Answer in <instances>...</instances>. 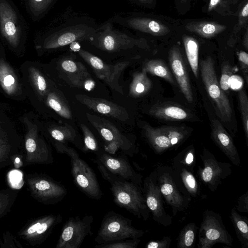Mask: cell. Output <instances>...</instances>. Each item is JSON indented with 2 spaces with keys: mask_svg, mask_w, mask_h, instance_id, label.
Wrapping results in <instances>:
<instances>
[{
  "mask_svg": "<svg viewBox=\"0 0 248 248\" xmlns=\"http://www.w3.org/2000/svg\"><path fill=\"white\" fill-rule=\"evenodd\" d=\"M157 182L166 202L170 206L173 216L184 211L191 200L178 172L169 166H158Z\"/></svg>",
  "mask_w": 248,
  "mask_h": 248,
  "instance_id": "5",
  "label": "cell"
},
{
  "mask_svg": "<svg viewBox=\"0 0 248 248\" xmlns=\"http://www.w3.org/2000/svg\"><path fill=\"white\" fill-rule=\"evenodd\" d=\"M149 113L156 118L167 120H183L190 116L189 112L182 107L166 104L153 107Z\"/></svg>",
  "mask_w": 248,
  "mask_h": 248,
  "instance_id": "24",
  "label": "cell"
},
{
  "mask_svg": "<svg viewBox=\"0 0 248 248\" xmlns=\"http://www.w3.org/2000/svg\"><path fill=\"white\" fill-rule=\"evenodd\" d=\"M199 248H211L217 243L232 246L233 239L218 213L206 210L199 229Z\"/></svg>",
  "mask_w": 248,
  "mask_h": 248,
  "instance_id": "12",
  "label": "cell"
},
{
  "mask_svg": "<svg viewBox=\"0 0 248 248\" xmlns=\"http://www.w3.org/2000/svg\"><path fill=\"white\" fill-rule=\"evenodd\" d=\"M75 98L79 103L98 113L123 122L129 119L127 110L123 107L112 102L83 94H78Z\"/></svg>",
  "mask_w": 248,
  "mask_h": 248,
  "instance_id": "20",
  "label": "cell"
},
{
  "mask_svg": "<svg viewBox=\"0 0 248 248\" xmlns=\"http://www.w3.org/2000/svg\"><path fill=\"white\" fill-rule=\"evenodd\" d=\"M200 157L202 167L200 166L197 171L199 179L210 190L214 192L231 174L232 165L229 163L219 161L206 149H203Z\"/></svg>",
  "mask_w": 248,
  "mask_h": 248,
  "instance_id": "15",
  "label": "cell"
},
{
  "mask_svg": "<svg viewBox=\"0 0 248 248\" xmlns=\"http://www.w3.org/2000/svg\"><path fill=\"white\" fill-rule=\"evenodd\" d=\"M230 218L234 227L237 238L242 248H248V219L240 215L234 208L231 212Z\"/></svg>",
  "mask_w": 248,
  "mask_h": 248,
  "instance_id": "28",
  "label": "cell"
},
{
  "mask_svg": "<svg viewBox=\"0 0 248 248\" xmlns=\"http://www.w3.org/2000/svg\"><path fill=\"white\" fill-rule=\"evenodd\" d=\"M144 232L132 225V220L113 211L104 216L94 239L98 245L109 243L127 239H138Z\"/></svg>",
  "mask_w": 248,
  "mask_h": 248,
  "instance_id": "6",
  "label": "cell"
},
{
  "mask_svg": "<svg viewBox=\"0 0 248 248\" xmlns=\"http://www.w3.org/2000/svg\"><path fill=\"white\" fill-rule=\"evenodd\" d=\"M142 189L146 203L154 221L165 227L170 225L172 218L164 207L162 195L157 182L156 170L144 179Z\"/></svg>",
  "mask_w": 248,
  "mask_h": 248,
  "instance_id": "16",
  "label": "cell"
},
{
  "mask_svg": "<svg viewBox=\"0 0 248 248\" xmlns=\"http://www.w3.org/2000/svg\"><path fill=\"white\" fill-rule=\"evenodd\" d=\"M233 72V68L229 64H224L222 68L219 85L221 89L227 91L230 87V81Z\"/></svg>",
  "mask_w": 248,
  "mask_h": 248,
  "instance_id": "38",
  "label": "cell"
},
{
  "mask_svg": "<svg viewBox=\"0 0 248 248\" xmlns=\"http://www.w3.org/2000/svg\"><path fill=\"white\" fill-rule=\"evenodd\" d=\"M38 88L40 91L44 92L46 88V83L44 78L38 75L37 79Z\"/></svg>",
  "mask_w": 248,
  "mask_h": 248,
  "instance_id": "43",
  "label": "cell"
},
{
  "mask_svg": "<svg viewBox=\"0 0 248 248\" xmlns=\"http://www.w3.org/2000/svg\"><path fill=\"white\" fill-rule=\"evenodd\" d=\"M238 100L247 145L248 146V98L245 91L241 90L239 91Z\"/></svg>",
  "mask_w": 248,
  "mask_h": 248,
  "instance_id": "35",
  "label": "cell"
},
{
  "mask_svg": "<svg viewBox=\"0 0 248 248\" xmlns=\"http://www.w3.org/2000/svg\"><path fill=\"white\" fill-rule=\"evenodd\" d=\"M15 82L14 78L11 75L7 76L4 79V84L8 87L11 86Z\"/></svg>",
  "mask_w": 248,
  "mask_h": 248,
  "instance_id": "44",
  "label": "cell"
},
{
  "mask_svg": "<svg viewBox=\"0 0 248 248\" xmlns=\"http://www.w3.org/2000/svg\"><path fill=\"white\" fill-rule=\"evenodd\" d=\"M96 160L112 173L142 186L143 176L137 172L126 157H115L100 150L95 153Z\"/></svg>",
  "mask_w": 248,
  "mask_h": 248,
  "instance_id": "19",
  "label": "cell"
},
{
  "mask_svg": "<svg viewBox=\"0 0 248 248\" xmlns=\"http://www.w3.org/2000/svg\"><path fill=\"white\" fill-rule=\"evenodd\" d=\"M201 74L217 115L222 121L230 122L232 115L231 106L228 98L217 81L214 61L210 57L201 62Z\"/></svg>",
  "mask_w": 248,
  "mask_h": 248,
  "instance_id": "9",
  "label": "cell"
},
{
  "mask_svg": "<svg viewBox=\"0 0 248 248\" xmlns=\"http://www.w3.org/2000/svg\"><path fill=\"white\" fill-rule=\"evenodd\" d=\"M238 61L240 68L244 75L245 80L248 82V55L245 51H241L238 53Z\"/></svg>",
  "mask_w": 248,
  "mask_h": 248,
  "instance_id": "40",
  "label": "cell"
},
{
  "mask_svg": "<svg viewBox=\"0 0 248 248\" xmlns=\"http://www.w3.org/2000/svg\"><path fill=\"white\" fill-rule=\"evenodd\" d=\"M211 129L212 139L216 144L233 165L239 166L241 159L233 139L218 119H212Z\"/></svg>",
  "mask_w": 248,
  "mask_h": 248,
  "instance_id": "22",
  "label": "cell"
},
{
  "mask_svg": "<svg viewBox=\"0 0 248 248\" xmlns=\"http://www.w3.org/2000/svg\"><path fill=\"white\" fill-rule=\"evenodd\" d=\"M86 114L89 123L106 142L105 150L107 153L113 155L120 150L124 154L132 157L138 152L135 141L123 134L111 122L95 114Z\"/></svg>",
  "mask_w": 248,
  "mask_h": 248,
  "instance_id": "8",
  "label": "cell"
},
{
  "mask_svg": "<svg viewBox=\"0 0 248 248\" xmlns=\"http://www.w3.org/2000/svg\"><path fill=\"white\" fill-rule=\"evenodd\" d=\"M175 170L179 174L184 187L190 196L196 198L200 195L201 194L200 188L193 172L185 168Z\"/></svg>",
  "mask_w": 248,
  "mask_h": 248,
  "instance_id": "33",
  "label": "cell"
},
{
  "mask_svg": "<svg viewBox=\"0 0 248 248\" xmlns=\"http://www.w3.org/2000/svg\"><path fill=\"white\" fill-rule=\"evenodd\" d=\"M33 196L39 202L54 205L61 202L67 191L65 186L45 175H38L29 182Z\"/></svg>",
  "mask_w": 248,
  "mask_h": 248,
  "instance_id": "18",
  "label": "cell"
},
{
  "mask_svg": "<svg viewBox=\"0 0 248 248\" xmlns=\"http://www.w3.org/2000/svg\"><path fill=\"white\" fill-rule=\"evenodd\" d=\"M9 180L12 186L16 189L20 188L23 184V175L18 170L11 171L9 174Z\"/></svg>",
  "mask_w": 248,
  "mask_h": 248,
  "instance_id": "39",
  "label": "cell"
},
{
  "mask_svg": "<svg viewBox=\"0 0 248 248\" xmlns=\"http://www.w3.org/2000/svg\"><path fill=\"white\" fill-rule=\"evenodd\" d=\"M73 52L64 55L59 61V70L62 79L71 87L85 90H93L95 82L85 66L76 60Z\"/></svg>",
  "mask_w": 248,
  "mask_h": 248,
  "instance_id": "14",
  "label": "cell"
},
{
  "mask_svg": "<svg viewBox=\"0 0 248 248\" xmlns=\"http://www.w3.org/2000/svg\"><path fill=\"white\" fill-rule=\"evenodd\" d=\"M47 103L49 106L62 118L72 119V112L63 96L61 97L56 93H51L48 98Z\"/></svg>",
  "mask_w": 248,
  "mask_h": 248,
  "instance_id": "34",
  "label": "cell"
},
{
  "mask_svg": "<svg viewBox=\"0 0 248 248\" xmlns=\"http://www.w3.org/2000/svg\"><path fill=\"white\" fill-rule=\"evenodd\" d=\"M80 127L83 133V142L87 152L88 151H91L95 154L99 149L95 137L84 124H81Z\"/></svg>",
  "mask_w": 248,
  "mask_h": 248,
  "instance_id": "36",
  "label": "cell"
},
{
  "mask_svg": "<svg viewBox=\"0 0 248 248\" xmlns=\"http://www.w3.org/2000/svg\"><path fill=\"white\" fill-rule=\"evenodd\" d=\"M95 162L102 178L110 185L115 203L146 221L150 211L146 203L142 186L112 173L96 159Z\"/></svg>",
  "mask_w": 248,
  "mask_h": 248,
  "instance_id": "3",
  "label": "cell"
},
{
  "mask_svg": "<svg viewBox=\"0 0 248 248\" xmlns=\"http://www.w3.org/2000/svg\"><path fill=\"white\" fill-rule=\"evenodd\" d=\"M28 26L12 0H0V36L11 46L23 44L27 36Z\"/></svg>",
  "mask_w": 248,
  "mask_h": 248,
  "instance_id": "7",
  "label": "cell"
},
{
  "mask_svg": "<svg viewBox=\"0 0 248 248\" xmlns=\"http://www.w3.org/2000/svg\"><path fill=\"white\" fill-rule=\"evenodd\" d=\"M93 217H71L63 224L56 248H79L88 236L93 234Z\"/></svg>",
  "mask_w": 248,
  "mask_h": 248,
  "instance_id": "13",
  "label": "cell"
},
{
  "mask_svg": "<svg viewBox=\"0 0 248 248\" xmlns=\"http://www.w3.org/2000/svg\"><path fill=\"white\" fill-rule=\"evenodd\" d=\"M183 42L189 64L195 77L198 78L199 69L198 42L195 38L189 36L184 37Z\"/></svg>",
  "mask_w": 248,
  "mask_h": 248,
  "instance_id": "30",
  "label": "cell"
},
{
  "mask_svg": "<svg viewBox=\"0 0 248 248\" xmlns=\"http://www.w3.org/2000/svg\"><path fill=\"white\" fill-rule=\"evenodd\" d=\"M152 82L142 70L134 74L129 86V95L132 97H139L146 94L151 89Z\"/></svg>",
  "mask_w": 248,
  "mask_h": 248,
  "instance_id": "27",
  "label": "cell"
},
{
  "mask_svg": "<svg viewBox=\"0 0 248 248\" xmlns=\"http://www.w3.org/2000/svg\"><path fill=\"white\" fill-rule=\"evenodd\" d=\"M140 242V238L120 240L109 243L97 245L95 248H137Z\"/></svg>",
  "mask_w": 248,
  "mask_h": 248,
  "instance_id": "37",
  "label": "cell"
},
{
  "mask_svg": "<svg viewBox=\"0 0 248 248\" xmlns=\"http://www.w3.org/2000/svg\"><path fill=\"white\" fill-rule=\"evenodd\" d=\"M75 52L90 65L98 78L103 81L112 90L124 94L119 79L122 72L129 65V61L108 64L97 56L81 47Z\"/></svg>",
  "mask_w": 248,
  "mask_h": 248,
  "instance_id": "10",
  "label": "cell"
},
{
  "mask_svg": "<svg viewBox=\"0 0 248 248\" xmlns=\"http://www.w3.org/2000/svg\"><path fill=\"white\" fill-rule=\"evenodd\" d=\"M142 128L147 142L155 152L158 154L177 147L189 134L184 127H154L144 124Z\"/></svg>",
  "mask_w": 248,
  "mask_h": 248,
  "instance_id": "11",
  "label": "cell"
},
{
  "mask_svg": "<svg viewBox=\"0 0 248 248\" xmlns=\"http://www.w3.org/2000/svg\"><path fill=\"white\" fill-rule=\"evenodd\" d=\"M236 210L241 213H248V191L241 195L237 201Z\"/></svg>",
  "mask_w": 248,
  "mask_h": 248,
  "instance_id": "42",
  "label": "cell"
},
{
  "mask_svg": "<svg viewBox=\"0 0 248 248\" xmlns=\"http://www.w3.org/2000/svg\"><path fill=\"white\" fill-rule=\"evenodd\" d=\"M220 1V0H210L208 6V11H211L212 9H213L219 2Z\"/></svg>",
  "mask_w": 248,
  "mask_h": 248,
  "instance_id": "46",
  "label": "cell"
},
{
  "mask_svg": "<svg viewBox=\"0 0 248 248\" xmlns=\"http://www.w3.org/2000/svg\"><path fill=\"white\" fill-rule=\"evenodd\" d=\"M171 239L168 236H164L161 240L152 241L147 243L146 248H169Z\"/></svg>",
  "mask_w": 248,
  "mask_h": 248,
  "instance_id": "41",
  "label": "cell"
},
{
  "mask_svg": "<svg viewBox=\"0 0 248 248\" xmlns=\"http://www.w3.org/2000/svg\"><path fill=\"white\" fill-rule=\"evenodd\" d=\"M196 224L191 222L186 225L180 231L177 242V248H193L198 230Z\"/></svg>",
  "mask_w": 248,
  "mask_h": 248,
  "instance_id": "31",
  "label": "cell"
},
{
  "mask_svg": "<svg viewBox=\"0 0 248 248\" xmlns=\"http://www.w3.org/2000/svg\"><path fill=\"white\" fill-rule=\"evenodd\" d=\"M241 16L243 17H247L248 16V3H247L246 5L243 7L241 13Z\"/></svg>",
  "mask_w": 248,
  "mask_h": 248,
  "instance_id": "47",
  "label": "cell"
},
{
  "mask_svg": "<svg viewBox=\"0 0 248 248\" xmlns=\"http://www.w3.org/2000/svg\"><path fill=\"white\" fill-rule=\"evenodd\" d=\"M111 18L115 25L137 32L162 36L170 32L169 28L161 22L134 13H118Z\"/></svg>",
  "mask_w": 248,
  "mask_h": 248,
  "instance_id": "17",
  "label": "cell"
},
{
  "mask_svg": "<svg viewBox=\"0 0 248 248\" xmlns=\"http://www.w3.org/2000/svg\"><path fill=\"white\" fill-rule=\"evenodd\" d=\"M142 70L147 73L162 78L171 84L174 83L171 72L161 60L153 59L146 62L143 64Z\"/></svg>",
  "mask_w": 248,
  "mask_h": 248,
  "instance_id": "29",
  "label": "cell"
},
{
  "mask_svg": "<svg viewBox=\"0 0 248 248\" xmlns=\"http://www.w3.org/2000/svg\"><path fill=\"white\" fill-rule=\"evenodd\" d=\"M58 0H21L26 13L34 22L43 18Z\"/></svg>",
  "mask_w": 248,
  "mask_h": 248,
  "instance_id": "25",
  "label": "cell"
},
{
  "mask_svg": "<svg viewBox=\"0 0 248 248\" xmlns=\"http://www.w3.org/2000/svg\"><path fill=\"white\" fill-rule=\"evenodd\" d=\"M54 146L58 153L65 154L70 157L71 172L76 186L89 198L100 199L103 194L92 168L73 148L57 141Z\"/></svg>",
  "mask_w": 248,
  "mask_h": 248,
  "instance_id": "4",
  "label": "cell"
},
{
  "mask_svg": "<svg viewBox=\"0 0 248 248\" xmlns=\"http://www.w3.org/2000/svg\"><path fill=\"white\" fill-rule=\"evenodd\" d=\"M8 208H4V202L2 201L0 202V216L1 215H3L4 213H5V211H7Z\"/></svg>",
  "mask_w": 248,
  "mask_h": 248,
  "instance_id": "48",
  "label": "cell"
},
{
  "mask_svg": "<svg viewBox=\"0 0 248 248\" xmlns=\"http://www.w3.org/2000/svg\"><path fill=\"white\" fill-rule=\"evenodd\" d=\"M170 65L180 89L187 101H193V93L186 68L179 49L172 47L169 52Z\"/></svg>",
  "mask_w": 248,
  "mask_h": 248,
  "instance_id": "23",
  "label": "cell"
},
{
  "mask_svg": "<svg viewBox=\"0 0 248 248\" xmlns=\"http://www.w3.org/2000/svg\"><path fill=\"white\" fill-rule=\"evenodd\" d=\"M98 24L95 19L86 15L67 14L60 23L41 32L37 37V48L56 50L75 42L80 44L91 39Z\"/></svg>",
  "mask_w": 248,
  "mask_h": 248,
  "instance_id": "1",
  "label": "cell"
},
{
  "mask_svg": "<svg viewBox=\"0 0 248 248\" xmlns=\"http://www.w3.org/2000/svg\"><path fill=\"white\" fill-rule=\"evenodd\" d=\"M117 28L111 18L98 25L96 31L89 40L82 43L103 53L128 54L138 49L147 50V40L134 36L130 31Z\"/></svg>",
  "mask_w": 248,
  "mask_h": 248,
  "instance_id": "2",
  "label": "cell"
},
{
  "mask_svg": "<svg viewBox=\"0 0 248 248\" xmlns=\"http://www.w3.org/2000/svg\"><path fill=\"white\" fill-rule=\"evenodd\" d=\"M195 149L189 147L181 152L173 159L172 168L175 170L185 168L193 172L195 165Z\"/></svg>",
  "mask_w": 248,
  "mask_h": 248,
  "instance_id": "32",
  "label": "cell"
},
{
  "mask_svg": "<svg viewBox=\"0 0 248 248\" xmlns=\"http://www.w3.org/2000/svg\"><path fill=\"white\" fill-rule=\"evenodd\" d=\"M226 26L216 22L193 21L187 24L186 28L189 31L201 36L209 38L213 37L226 29Z\"/></svg>",
  "mask_w": 248,
  "mask_h": 248,
  "instance_id": "26",
  "label": "cell"
},
{
  "mask_svg": "<svg viewBox=\"0 0 248 248\" xmlns=\"http://www.w3.org/2000/svg\"><path fill=\"white\" fill-rule=\"evenodd\" d=\"M153 0H130L133 3L138 4L148 5L150 4Z\"/></svg>",
  "mask_w": 248,
  "mask_h": 248,
  "instance_id": "45",
  "label": "cell"
},
{
  "mask_svg": "<svg viewBox=\"0 0 248 248\" xmlns=\"http://www.w3.org/2000/svg\"><path fill=\"white\" fill-rule=\"evenodd\" d=\"M62 220L61 214H50L41 217L24 230L21 235L34 244L43 243L51 233L54 228Z\"/></svg>",
  "mask_w": 248,
  "mask_h": 248,
  "instance_id": "21",
  "label": "cell"
}]
</instances>
